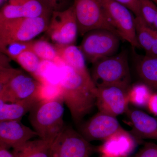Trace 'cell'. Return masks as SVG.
<instances>
[{"label":"cell","mask_w":157,"mask_h":157,"mask_svg":"<svg viewBox=\"0 0 157 157\" xmlns=\"http://www.w3.org/2000/svg\"><path fill=\"white\" fill-rule=\"evenodd\" d=\"M92 64L90 75L96 87L109 85L127 88L131 86L128 56L125 51L101 59Z\"/></svg>","instance_id":"obj_4"},{"label":"cell","mask_w":157,"mask_h":157,"mask_svg":"<svg viewBox=\"0 0 157 157\" xmlns=\"http://www.w3.org/2000/svg\"><path fill=\"white\" fill-rule=\"evenodd\" d=\"M128 8L135 17L141 16L139 0H115Z\"/></svg>","instance_id":"obj_31"},{"label":"cell","mask_w":157,"mask_h":157,"mask_svg":"<svg viewBox=\"0 0 157 157\" xmlns=\"http://www.w3.org/2000/svg\"><path fill=\"white\" fill-rule=\"evenodd\" d=\"M35 78L42 83L59 84L60 81V70L53 62L42 60Z\"/></svg>","instance_id":"obj_23"},{"label":"cell","mask_w":157,"mask_h":157,"mask_svg":"<svg viewBox=\"0 0 157 157\" xmlns=\"http://www.w3.org/2000/svg\"><path fill=\"white\" fill-rule=\"evenodd\" d=\"M55 45L59 56L65 64L78 72L90 73L86 67V59L78 46H76L74 44Z\"/></svg>","instance_id":"obj_19"},{"label":"cell","mask_w":157,"mask_h":157,"mask_svg":"<svg viewBox=\"0 0 157 157\" xmlns=\"http://www.w3.org/2000/svg\"><path fill=\"white\" fill-rule=\"evenodd\" d=\"M31 50L42 60L54 63L59 56L55 45L45 40H33Z\"/></svg>","instance_id":"obj_24"},{"label":"cell","mask_w":157,"mask_h":157,"mask_svg":"<svg viewBox=\"0 0 157 157\" xmlns=\"http://www.w3.org/2000/svg\"><path fill=\"white\" fill-rule=\"evenodd\" d=\"M36 136L37 132L21 120L0 121V145L7 148H15Z\"/></svg>","instance_id":"obj_15"},{"label":"cell","mask_w":157,"mask_h":157,"mask_svg":"<svg viewBox=\"0 0 157 157\" xmlns=\"http://www.w3.org/2000/svg\"><path fill=\"white\" fill-rule=\"evenodd\" d=\"M40 85L41 82L22 70L0 67V101L13 103L38 98Z\"/></svg>","instance_id":"obj_3"},{"label":"cell","mask_w":157,"mask_h":157,"mask_svg":"<svg viewBox=\"0 0 157 157\" xmlns=\"http://www.w3.org/2000/svg\"><path fill=\"white\" fill-rule=\"evenodd\" d=\"M73 5L78 23V34L81 36L97 29L108 30L118 36L101 0H73Z\"/></svg>","instance_id":"obj_7"},{"label":"cell","mask_w":157,"mask_h":157,"mask_svg":"<svg viewBox=\"0 0 157 157\" xmlns=\"http://www.w3.org/2000/svg\"><path fill=\"white\" fill-rule=\"evenodd\" d=\"M109 157L108 156H107L104 155H101V157Z\"/></svg>","instance_id":"obj_36"},{"label":"cell","mask_w":157,"mask_h":157,"mask_svg":"<svg viewBox=\"0 0 157 157\" xmlns=\"http://www.w3.org/2000/svg\"><path fill=\"white\" fill-rule=\"evenodd\" d=\"M32 41H10L2 43L0 44L1 52L14 60L23 52L31 49Z\"/></svg>","instance_id":"obj_26"},{"label":"cell","mask_w":157,"mask_h":157,"mask_svg":"<svg viewBox=\"0 0 157 157\" xmlns=\"http://www.w3.org/2000/svg\"><path fill=\"white\" fill-rule=\"evenodd\" d=\"M51 16L0 21V44L10 41L30 42L45 32Z\"/></svg>","instance_id":"obj_5"},{"label":"cell","mask_w":157,"mask_h":157,"mask_svg":"<svg viewBox=\"0 0 157 157\" xmlns=\"http://www.w3.org/2000/svg\"><path fill=\"white\" fill-rule=\"evenodd\" d=\"M45 32L54 44H74L78 30L73 5L63 11H52Z\"/></svg>","instance_id":"obj_9"},{"label":"cell","mask_w":157,"mask_h":157,"mask_svg":"<svg viewBox=\"0 0 157 157\" xmlns=\"http://www.w3.org/2000/svg\"><path fill=\"white\" fill-rule=\"evenodd\" d=\"M132 127L130 133L138 141L157 140V117L139 109H129L126 112Z\"/></svg>","instance_id":"obj_16"},{"label":"cell","mask_w":157,"mask_h":157,"mask_svg":"<svg viewBox=\"0 0 157 157\" xmlns=\"http://www.w3.org/2000/svg\"><path fill=\"white\" fill-rule=\"evenodd\" d=\"M52 143L42 139L29 140L13 148L14 157H49Z\"/></svg>","instance_id":"obj_20"},{"label":"cell","mask_w":157,"mask_h":157,"mask_svg":"<svg viewBox=\"0 0 157 157\" xmlns=\"http://www.w3.org/2000/svg\"><path fill=\"white\" fill-rule=\"evenodd\" d=\"M153 91L141 82L131 86L128 91L129 103L138 107H146Z\"/></svg>","instance_id":"obj_21"},{"label":"cell","mask_w":157,"mask_h":157,"mask_svg":"<svg viewBox=\"0 0 157 157\" xmlns=\"http://www.w3.org/2000/svg\"><path fill=\"white\" fill-rule=\"evenodd\" d=\"M40 101H49L62 97L60 85L41 83L38 93Z\"/></svg>","instance_id":"obj_28"},{"label":"cell","mask_w":157,"mask_h":157,"mask_svg":"<svg viewBox=\"0 0 157 157\" xmlns=\"http://www.w3.org/2000/svg\"><path fill=\"white\" fill-rule=\"evenodd\" d=\"M137 56L136 69L142 82L157 93V56Z\"/></svg>","instance_id":"obj_18"},{"label":"cell","mask_w":157,"mask_h":157,"mask_svg":"<svg viewBox=\"0 0 157 157\" xmlns=\"http://www.w3.org/2000/svg\"><path fill=\"white\" fill-rule=\"evenodd\" d=\"M14 60L34 78L36 76L42 61L31 49L25 51Z\"/></svg>","instance_id":"obj_25"},{"label":"cell","mask_w":157,"mask_h":157,"mask_svg":"<svg viewBox=\"0 0 157 157\" xmlns=\"http://www.w3.org/2000/svg\"><path fill=\"white\" fill-rule=\"evenodd\" d=\"M135 28L138 43L147 54L153 43V29L147 24L141 16H135Z\"/></svg>","instance_id":"obj_22"},{"label":"cell","mask_w":157,"mask_h":157,"mask_svg":"<svg viewBox=\"0 0 157 157\" xmlns=\"http://www.w3.org/2000/svg\"><path fill=\"white\" fill-rule=\"evenodd\" d=\"M122 128L116 117L99 111L82 124L80 133L89 142H103Z\"/></svg>","instance_id":"obj_12"},{"label":"cell","mask_w":157,"mask_h":157,"mask_svg":"<svg viewBox=\"0 0 157 157\" xmlns=\"http://www.w3.org/2000/svg\"><path fill=\"white\" fill-rule=\"evenodd\" d=\"M138 141L129 132L122 128L97 147L101 155L109 157H129Z\"/></svg>","instance_id":"obj_14"},{"label":"cell","mask_w":157,"mask_h":157,"mask_svg":"<svg viewBox=\"0 0 157 157\" xmlns=\"http://www.w3.org/2000/svg\"><path fill=\"white\" fill-rule=\"evenodd\" d=\"M57 65L60 70V85L64 102L73 121L79 123L96 106L97 88L90 73L78 72L62 60Z\"/></svg>","instance_id":"obj_1"},{"label":"cell","mask_w":157,"mask_h":157,"mask_svg":"<svg viewBox=\"0 0 157 157\" xmlns=\"http://www.w3.org/2000/svg\"><path fill=\"white\" fill-rule=\"evenodd\" d=\"M121 39L108 30L97 29L86 33L78 47L86 60L93 64L101 59L117 54Z\"/></svg>","instance_id":"obj_6"},{"label":"cell","mask_w":157,"mask_h":157,"mask_svg":"<svg viewBox=\"0 0 157 157\" xmlns=\"http://www.w3.org/2000/svg\"><path fill=\"white\" fill-rule=\"evenodd\" d=\"M149 111L151 113L157 115V93H153L147 106Z\"/></svg>","instance_id":"obj_32"},{"label":"cell","mask_w":157,"mask_h":157,"mask_svg":"<svg viewBox=\"0 0 157 157\" xmlns=\"http://www.w3.org/2000/svg\"><path fill=\"white\" fill-rule=\"evenodd\" d=\"M152 29L157 31V12L155 17L153 24Z\"/></svg>","instance_id":"obj_35"},{"label":"cell","mask_w":157,"mask_h":157,"mask_svg":"<svg viewBox=\"0 0 157 157\" xmlns=\"http://www.w3.org/2000/svg\"><path fill=\"white\" fill-rule=\"evenodd\" d=\"M96 151L97 147L80 133L65 125L51 145L49 157H90Z\"/></svg>","instance_id":"obj_8"},{"label":"cell","mask_w":157,"mask_h":157,"mask_svg":"<svg viewBox=\"0 0 157 157\" xmlns=\"http://www.w3.org/2000/svg\"><path fill=\"white\" fill-rule=\"evenodd\" d=\"M40 101L37 97H31L13 103L0 101V121H21L23 117L30 112Z\"/></svg>","instance_id":"obj_17"},{"label":"cell","mask_w":157,"mask_h":157,"mask_svg":"<svg viewBox=\"0 0 157 157\" xmlns=\"http://www.w3.org/2000/svg\"><path fill=\"white\" fill-rule=\"evenodd\" d=\"M63 97L39 101L30 111V123L40 139L52 144L65 126Z\"/></svg>","instance_id":"obj_2"},{"label":"cell","mask_w":157,"mask_h":157,"mask_svg":"<svg viewBox=\"0 0 157 157\" xmlns=\"http://www.w3.org/2000/svg\"><path fill=\"white\" fill-rule=\"evenodd\" d=\"M9 149L0 145V157H14L13 153L9 151Z\"/></svg>","instance_id":"obj_34"},{"label":"cell","mask_w":157,"mask_h":157,"mask_svg":"<svg viewBox=\"0 0 157 157\" xmlns=\"http://www.w3.org/2000/svg\"><path fill=\"white\" fill-rule=\"evenodd\" d=\"M97 88L96 106L99 112L117 117L128 111V91L130 88L118 85Z\"/></svg>","instance_id":"obj_11"},{"label":"cell","mask_w":157,"mask_h":157,"mask_svg":"<svg viewBox=\"0 0 157 157\" xmlns=\"http://www.w3.org/2000/svg\"><path fill=\"white\" fill-rule=\"evenodd\" d=\"M129 157H157V144L152 142H145L136 154Z\"/></svg>","instance_id":"obj_29"},{"label":"cell","mask_w":157,"mask_h":157,"mask_svg":"<svg viewBox=\"0 0 157 157\" xmlns=\"http://www.w3.org/2000/svg\"><path fill=\"white\" fill-rule=\"evenodd\" d=\"M152 1H153L155 4H157V0H152Z\"/></svg>","instance_id":"obj_37"},{"label":"cell","mask_w":157,"mask_h":157,"mask_svg":"<svg viewBox=\"0 0 157 157\" xmlns=\"http://www.w3.org/2000/svg\"><path fill=\"white\" fill-rule=\"evenodd\" d=\"M108 18L119 36L133 48H140L135 28V16L126 6L115 0H101Z\"/></svg>","instance_id":"obj_10"},{"label":"cell","mask_w":157,"mask_h":157,"mask_svg":"<svg viewBox=\"0 0 157 157\" xmlns=\"http://www.w3.org/2000/svg\"><path fill=\"white\" fill-rule=\"evenodd\" d=\"M52 11H62L70 8L69 0H42Z\"/></svg>","instance_id":"obj_30"},{"label":"cell","mask_w":157,"mask_h":157,"mask_svg":"<svg viewBox=\"0 0 157 157\" xmlns=\"http://www.w3.org/2000/svg\"><path fill=\"white\" fill-rule=\"evenodd\" d=\"M154 41L150 51L147 54L152 56H157V31L153 29Z\"/></svg>","instance_id":"obj_33"},{"label":"cell","mask_w":157,"mask_h":157,"mask_svg":"<svg viewBox=\"0 0 157 157\" xmlns=\"http://www.w3.org/2000/svg\"><path fill=\"white\" fill-rule=\"evenodd\" d=\"M141 17L147 24L152 28L157 12V6L152 0H139Z\"/></svg>","instance_id":"obj_27"},{"label":"cell","mask_w":157,"mask_h":157,"mask_svg":"<svg viewBox=\"0 0 157 157\" xmlns=\"http://www.w3.org/2000/svg\"><path fill=\"white\" fill-rule=\"evenodd\" d=\"M52 11L42 0H9L0 12V21L51 16Z\"/></svg>","instance_id":"obj_13"}]
</instances>
